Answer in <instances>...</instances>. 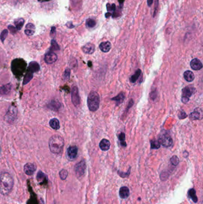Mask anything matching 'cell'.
<instances>
[{
    "mask_svg": "<svg viewBox=\"0 0 203 204\" xmlns=\"http://www.w3.org/2000/svg\"><path fill=\"white\" fill-rule=\"evenodd\" d=\"M9 30L10 31V32L12 33V34H15L16 32V31H17V29L16 28V27L12 26V25H9Z\"/></svg>",
    "mask_w": 203,
    "mask_h": 204,
    "instance_id": "b9f144b4",
    "label": "cell"
},
{
    "mask_svg": "<svg viewBox=\"0 0 203 204\" xmlns=\"http://www.w3.org/2000/svg\"><path fill=\"white\" fill-rule=\"evenodd\" d=\"M188 195L191 197V199L193 200L194 202H195V203L197 202L198 197L196 195V192H195V190L194 189H191L188 191Z\"/></svg>",
    "mask_w": 203,
    "mask_h": 204,
    "instance_id": "f1b7e54d",
    "label": "cell"
},
{
    "mask_svg": "<svg viewBox=\"0 0 203 204\" xmlns=\"http://www.w3.org/2000/svg\"><path fill=\"white\" fill-rule=\"evenodd\" d=\"M86 169V163L84 160L81 161L76 164L75 167V171L78 177H81L84 175Z\"/></svg>",
    "mask_w": 203,
    "mask_h": 204,
    "instance_id": "ba28073f",
    "label": "cell"
},
{
    "mask_svg": "<svg viewBox=\"0 0 203 204\" xmlns=\"http://www.w3.org/2000/svg\"><path fill=\"white\" fill-rule=\"evenodd\" d=\"M32 78H33V74L27 71V72L25 76L24 80H23V84L25 85V84H28L32 79Z\"/></svg>",
    "mask_w": 203,
    "mask_h": 204,
    "instance_id": "4dcf8cb0",
    "label": "cell"
},
{
    "mask_svg": "<svg viewBox=\"0 0 203 204\" xmlns=\"http://www.w3.org/2000/svg\"><path fill=\"white\" fill-rule=\"evenodd\" d=\"M12 88L11 84H7L6 85L0 87V96L7 95L10 93Z\"/></svg>",
    "mask_w": 203,
    "mask_h": 204,
    "instance_id": "ffe728a7",
    "label": "cell"
},
{
    "mask_svg": "<svg viewBox=\"0 0 203 204\" xmlns=\"http://www.w3.org/2000/svg\"><path fill=\"white\" fill-rule=\"evenodd\" d=\"M170 162L172 163V165H175V166H176L179 164V158H178V156H172L171 158H170Z\"/></svg>",
    "mask_w": 203,
    "mask_h": 204,
    "instance_id": "74e56055",
    "label": "cell"
},
{
    "mask_svg": "<svg viewBox=\"0 0 203 204\" xmlns=\"http://www.w3.org/2000/svg\"><path fill=\"white\" fill-rule=\"evenodd\" d=\"M141 74V71L140 69H138L136 72H135V74L132 75L130 78V81L132 83H135L137 81V80L138 79L140 76Z\"/></svg>",
    "mask_w": 203,
    "mask_h": 204,
    "instance_id": "83f0119b",
    "label": "cell"
},
{
    "mask_svg": "<svg viewBox=\"0 0 203 204\" xmlns=\"http://www.w3.org/2000/svg\"><path fill=\"white\" fill-rule=\"evenodd\" d=\"M129 189L126 186H123L120 189L119 191V195L121 198L126 199L129 197Z\"/></svg>",
    "mask_w": 203,
    "mask_h": 204,
    "instance_id": "cb8c5ba5",
    "label": "cell"
},
{
    "mask_svg": "<svg viewBox=\"0 0 203 204\" xmlns=\"http://www.w3.org/2000/svg\"><path fill=\"white\" fill-rule=\"evenodd\" d=\"M12 71L16 77H21L26 68V63L22 58H16L12 62Z\"/></svg>",
    "mask_w": 203,
    "mask_h": 204,
    "instance_id": "3957f363",
    "label": "cell"
},
{
    "mask_svg": "<svg viewBox=\"0 0 203 204\" xmlns=\"http://www.w3.org/2000/svg\"><path fill=\"white\" fill-rule=\"evenodd\" d=\"M28 187H29V191L30 192V193H31V197L28 200V201L27 202V204H39V202L38 200L36 195L32 191V189L30 185V183H29V184L28 181Z\"/></svg>",
    "mask_w": 203,
    "mask_h": 204,
    "instance_id": "4fadbf2b",
    "label": "cell"
},
{
    "mask_svg": "<svg viewBox=\"0 0 203 204\" xmlns=\"http://www.w3.org/2000/svg\"><path fill=\"white\" fill-rule=\"evenodd\" d=\"M107 10L108 11H113L114 12L116 10V5L114 4H113L112 5H110L109 4H107Z\"/></svg>",
    "mask_w": 203,
    "mask_h": 204,
    "instance_id": "60d3db41",
    "label": "cell"
},
{
    "mask_svg": "<svg viewBox=\"0 0 203 204\" xmlns=\"http://www.w3.org/2000/svg\"><path fill=\"white\" fill-rule=\"evenodd\" d=\"M100 148L103 151H107L109 150L110 148V142L107 139H104L100 143Z\"/></svg>",
    "mask_w": 203,
    "mask_h": 204,
    "instance_id": "603a6c76",
    "label": "cell"
},
{
    "mask_svg": "<svg viewBox=\"0 0 203 204\" xmlns=\"http://www.w3.org/2000/svg\"><path fill=\"white\" fill-rule=\"evenodd\" d=\"M153 3V0H147V4L149 7H151Z\"/></svg>",
    "mask_w": 203,
    "mask_h": 204,
    "instance_id": "7bdbcfd3",
    "label": "cell"
},
{
    "mask_svg": "<svg viewBox=\"0 0 203 204\" xmlns=\"http://www.w3.org/2000/svg\"><path fill=\"white\" fill-rule=\"evenodd\" d=\"M72 102L73 105L78 107L81 104V99L79 94V90L76 86L73 87L72 90Z\"/></svg>",
    "mask_w": 203,
    "mask_h": 204,
    "instance_id": "9c48e42d",
    "label": "cell"
},
{
    "mask_svg": "<svg viewBox=\"0 0 203 204\" xmlns=\"http://www.w3.org/2000/svg\"><path fill=\"white\" fill-rule=\"evenodd\" d=\"M24 23H25V20L22 18H19L15 20V25L17 31L20 30L22 28L24 25Z\"/></svg>",
    "mask_w": 203,
    "mask_h": 204,
    "instance_id": "4316f807",
    "label": "cell"
},
{
    "mask_svg": "<svg viewBox=\"0 0 203 204\" xmlns=\"http://www.w3.org/2000/svg\"><path fill=\"white\" fill-rule=\"evenodd\" d=\"M18 110L15 106H11L9 107L6 115H5V120L10 123H13L17 116Z\"/></svg>",
    "mask_w": 203,
    "mask_h": 204,
    "instance_id": "5b68a950",
    "label": "cell"
},
{
    "mask_svg": "<svg viewBox=\"0 0 203 204\" xmlns=\"http://www.w3.org/2000/svg\"><path fill=\"white\" fill-rule=\"evenodd\" d=\"M54 204H57V203H54Z\"/></svg>",
    "mask_w": 203,
    "mask_h": 204,
    "instance_id": "bcb514c9",
    "label": "cell"
},
{
    "mask_svg": "<svg viewBox=\"0 0 203 204\" xmlns=\"http://www.w3.org/2000/svg\"><path fill=\"white\" fill-rule=\"evenodd\" d=\"M124 1V0H119V2L120 4V5H122V4H123Z\"/></svg>",
    "mask_w": 203,
    "mask_h": 204,
    "instance_id": "f6af8a7d",
    "label": "cell"
},
{
    "mask_svg": "<svg viewBox=\"0 0 203 204\" xmlns=\"http://www.w3.org/2000/svg\"><path fill=\"white\" fill-rule=\"evenodd\" d=\"M200 113L199 112L194 111L189 115V118L191 120H198L200 119Z\"/></svg>",
    "mask_w": 203,
    "mask_h": 204,
    "instance_id": "1f68e13d",
    "label": "cell"
},
{
    "mask_svg": "<svg viewBox=\"0 0 203 204\" xmlns=\"http://www.w3.org/2000/svg\"><path fill=\"white\" fill-rule=\"evenodd\" d=\"M183 77H184L185 80L189 83L193 81L195 78V75L194 73L191 71H185L183 74Z\"/></svg>",
    "mask_w": 203,
    "mask_h": 204,
    "instance_id": "d4e9b609",
    "label": "cell"
},
{
    "mask_svg": "<svg viewBox=\"0 0 203 204\" xmlns=\"http://www.w3.org/2000/svg\"><path fill=\"white\" fill-rule=\"evenodd\" d=\"M61 107V105L60 102L55 101V100H52L49 102V103L48 105V107L51 110L57 111Z\"/></svg>",
    "mask_w": 203,
    "mask_h": 204,
    "instance_id": "7402d4cb",
    "label": "cell"
},
{
    "mask_svg": "<svg viewBox=\"0 0 203 204\" xmlns=\"http://www.w3.org/2000/svg\"><path fill=\"white\" fill-rule=\"evenodd\" d=\"M100 98L96 91H91L88 95L87 104L89 110L91 112H96L100 106Z\"/></svg>",
    "mask_w": 203,
    "mask_h": 204,
    "instance_id": "277c9868",
    "label": "cell"
},
{
    "mask_svg": "<svg viewBox=\"0 0 203 204\" xmlns=\"http://www.w3.org/2000/svg\"><path fill=\"white\" fill-rule=\"evenodd\" d=\"M8 34H9V31H8L7 29L3 30V32L1 33V35H0V39H1L2 42H4V40L7 38V37L8 35Z\"/></svg>",
    "mask_w": 203,
    "mask_h": 204,
    "instance_id": "8d00e7d4",
    "label": "cell"
},
{
    "mask_svg": "<svg viewBox=\"0 0 203 204\" xmlns=\"http://www.w3.org/2000/svg\"><path fill=\"white\" fill-rule=\"evenodd\" d=\"M87 26L89 28H94L96 25V22L92 19H88L86 22Z\"/></svg>",
    "mask_w": 203,
    "mask_h": 204,
    "instance_id": "d590c367",
    "label": "cell"
},
{
    "mask_svg": "<svg viewBox=\"0 0 203 204\" xmlns=\"http://www.w3.org/2000/svg\"><path fill=\"white\" fill-rule=\"evenodd\" d=\"M151 144V148L152 149H158L160 148V144L158 140H153L150 141Z\"/></svg>",
    "mask_w": 203,
    "mask_h": 204,
    "instance_id": "d6a6232c",
    "label": "cell"
},
{
    "mask_svg": "<svg viewBox=\"0 0 203 204\" xmlns=\"http://www.w3.org/2000/svg\"><path fill=\"white\" fill-rule=\"evenodd\" d=\"M190 66L192 69L194 71H198L202 69V64L201 61L197 58H194L190 63Z\"/></svg>",
    "mask_w": 203,
    "mask_h": 204,
    "instance_id": "5bb4252c",
    "label": "cell"
},
{
    "mask_svg": "<svg viewBox=\"0 0 203 204\" xmlns=\"http://www.w3.org/2000/svg\"><path fill=\"white\" fill-rule=\"evenodd\" d=\"M35 32V26L33 24L29 23L26 25L25 33L28 36H32Z\"/></svg>",
    "mask_w": 203,
    "mask_h": 204,
    "instance_id": "d6986e66",
    "label": "cell"
},
{
    "mask_svg": "<svg viewBox=\"0 0 203 204\" xmlns=\"http://www.w3.org/2000/svg\"><path fill=\"white\" fill-rule=\"evenodd\" d=\"M36 179L39 184L41 185H47L48 183L47 176L41 171L38 173Z\"/></svg>",
    "mask_w": 203,
    "mask_h": 204,
    "instance_id": "2e32d148",
    "label": "cell"
},
{
    "mask_svg": "<svg viewBox=\"0 0 203 204\" xmlns=\"http://www.w3.org/2000/svg\"><path fill=\"white\" fill-rule=\"evenodd\" d=\"M158 141L160 143V145H162L165 148H169L172 146L173 143L172 137L169 135L166 134L160 135Z\"/></svg>",
    "mask_w": 203,
    "mask_h": 204,
    "instance_id": "52a82bcc",
    "label": "cell"
},
{
    "mask_svg": "<svg viewBox=\"0 0 203 204\" xmlns=\"http://www.w3.org/2000/svg\"><path fill=\"white\" fill-rule=\"evenodd\" d=\"M124 99H125L124 93L123 92H121L117 96L111 99V100L113 101H114L116 102V106H119L120 104H122L124 102Z\"/></svg>",
    "mask_w": 203,
    "mask_h": 204,
    "instance_id": "ac0fdd59",
    "label": "cell"
},
{
    "mask_svg": "<svg viewBox=\"0 0 203 204\" xmlns=\"http://www.w3.org/2000/svg\"><path fill=\"white\" fill-rule=\"evenodd\" d=\"M36 167L34 164L27 163L24 166L25 173L28 175H32L35 172Z\"/></svg>",
    "mask_w": 203,
    "mask_h": 204,
    "instance_id": "8fae6325",
    "label": "cell"
},
{
    "mask_svg": "<svg viewBox=\"0 0 203 204\" xmlns=\"http://www.w3.org/2000/svg\"><path fill=\"white\" fill-rule=\"evenodd\" d=\"M82 50L84 53L88 54H91L94 53V52L95 51V47L93 44L89 42V43L86 44L84 46H83L82 48Z\"/></svg>",
    "mask_w": 203,
    "mask_h": 204,
    "instance_id": "9a60e30c",
    "label": "cell"
},
{
    "mask_svg": "<svg viewBox=\"0 0 203 204\" xmlns=\"http://www.w3.org/2000/svg\"><path fill=\"white\" fill-rule=\"evenodd\" d=\"M38 1H39V2H41V3H42V2H46V1H49V0H38Z\"/></svg>",
    "mask_w": 203,
    "mask_h": 204,
    "instance_id": "ee69618b",
    "label": "cell"
},
{
    "mask_svg": "<svg viewBox=\"0 0 203 204\" xmlns=\"http://www.w3.org/2000/svg\"><path fill=\"white\" fill-rule=\"evenodd\" d=\"M99 47L101 51L104 53H107L110 50L111 48V44L109 41L103 42L100 44Z\"/></svg>",
    "mask_w": 203,
    "mask_h": 204,
    "instance_id": "44dd1931",
    "label": "cell"
},
{
    "mask_svg": "<svg viewBox=\"0 0 203 204\" xmlns=\"http://www.w3.org/2000/svg\"><path fill=\"white\" fill-rule=\"evenodd\" d=\"M70 76H71V69H69V68H67V69L65 70V71L64 72V74L63 75V78L64 80L67 81L69 79Z\"/></svg>",
    "mask_w": 203,
    "mask_h": 204,
    "instance_id": "e575fe53",
    "label": "cell"
},
{
    "mask_svg": "<svg viewBox=\"0 0 203 204\" xmlns=\"http://www.w3.org/2000/svg\"><path fill=\"white\" fill-rule=\"evenodd\" d=\"M119 140L120 141V143L122 146L126 147L127 146V144L125 142V134L124 132H121L119 135Z\"/></svg>",
    "mask_w": 203,
    "mask_h": 204,
    "instance_id": "f546056e",
    "label": "cell"
},
{
    "mask_svg": "<svg viewBox=\"0 0 203 204\" xmlns=\"http://www.w3.org/2000/svg\"><path fill=\"white\" fill-rule=\"evenodd\" d=\"M188 115L187 114L183 111V110H180L179 112V114H178V117L180 119H185L186 118H187Z\"/></svg>",
    "mask_w": 203,
    "mask_h": 204,
    "instance_id": "f35d334b",
    "label": "cell"
},
{
    "mask_svg": "<svg viewBox=\"0 0 203 204\" xmlns=\"http://www.w3.org/2000/svg\"><path fill=\"white\" fill-rule=\"evenodd\" d=\"M196 90L193 87L188 86L182 90V102L183 103H187L189 101V97L195 93Z\"/></svg>",
    "mask_w": 203,
    "mask_h": 204,
    "instance_id": "8992f818",
    "label": "cell"
},
{
    "mask_svg": "<svg viewBox=\"0 0 203 204\" xmlns=\"http://www.w3.org/2000/svg\"><path fill=\"white\" fill-rule=\"evenodd\" d=\"M64 146V140L59 135H54L49 139V147L50 151L54 154H60Z\"/></svg>",
    "mask_w": 203,
    "mask_h": 204,
    "instance_id": "7a4b0ae2",
    "label": "cell"
},
{
    "mask_svg": "<svg viewBox=\"0 0 203 204\" xmlns=\"http://www.w3.org/2000/svg\"><path fill=\"white\" fill-rule=\"evenodd\" d=\"M59 175H60V178L62 180H65L67 178V175H68V171H67L66 170L63 169L60 171Z\"/></svg>",
    "mask_w": 203,
    "mask_h": 204,
    "instance_id": "836d02e7",
    "label": "cell"
},
{
    "mask_svg": "<svg viewBox=\"0 0 203 204\" xmlns=\"http://www.w3.org/2000/svg\"><path fill=\"white\" fill-rule=\"evenodd\" d=\"M51 48H53L55 50H59V48H60L58 44H57V42L54 40H52V41H51Z\"/></svg>",
    "mask_w": 203,
    "mask_h": 204,
    "instance_id": "ab89813d",
    "label": "cell"
},
{
    "mask_svg": "<svg viewBox=\"0 0 203 204\" xmlns=\"http://www.w3.org/2000/svg\"><path fill=\"white\" fill-rule=\"evenodd\" d=\"M49 125L54 129L57 130L60 128V122L59 120L57 118L51 119L49 121Z\"/></svg>",
    "mask_w": 203,
    "mask_h": 204,
    "instance_id": "484cf974",
    "label": "cell"
},
{
    "mask_svg": "<svg viewBox=\"0 0 203 204\" xmlns=\"http://www.w3.org/2000/svg\"><path fill=\"white\" fill-rule=\"evenodd\" d=\"M78 148L76 146H72L68 148L67 150V158L70 160L75 159L78 155Z\"/></svg>",
    "mask_w": 203,
    "mask_h": 204,
    "instance_id": "30bf717a",
    "label": "cell"
},
{
    "mask_svg": "<svg viewBox=\"0 0 203 204\" xmlns=\"http://www.w3.org/2000/svg\"><path fill=\"white\" fill-rule=\"evenodd\" d=\"M39 69H40L39 64L36 61H32L29 64L27 71L32 74H33L35 72L39 71Z\"/></svg>",
    "mask_w": 203,
    "mask_h": 204,
    "instance_id": "e0dca14e",
    "label": "cell"
},
{
    "mask_svg": "<svg viewBox=\"0 0 203 204\" xmlns=\"http://www.w3.org/2000/svg\"><path fill=\"white\" fill-rule=\"evenodd\" d=\"M44 60L47 64H52L57 61V56L55 53L50 51L45 54Z\"/></svg>",
    "mask_w": 203,
    "mask_h": 204,
    "instance_id": "7c38bea8",
    "label": "cell"
},
{
    "mask_svg": "<svg viewBox=\"0 0 203 204\" xmlns=\"http://www.w3.org/2000/svg\"><path fill=\"white\" fill-rule=\"evenodd\" d=\"M14 186L13 177L9 173H3L0 175V193L3 195H8Z\"/></svg>",
    "mask_w": 203,
    "mask_h": 204,
    "instance_id": "6da1fadb",
    "label": "cell"
}]
</instances>
